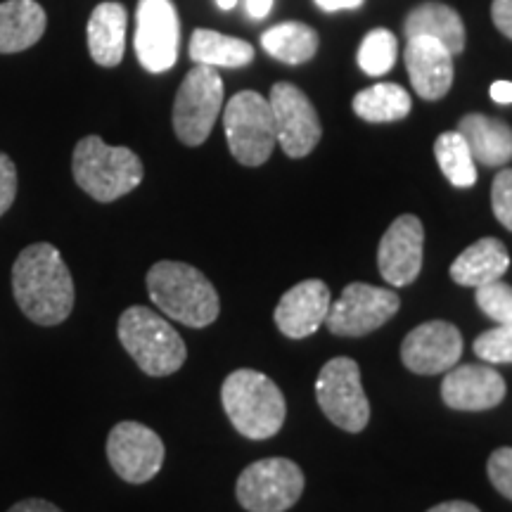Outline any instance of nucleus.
<instances>
[{
	"instance_id": "nucleus-37",
	"label": "nucleus",
	"mask_w": 512,
	"mask_h": 512,
	"mask_svg": "<svg viewBox=\"0 0 512 512\" xmlns=\"http://www.w3.org/2000/svg\"><path fill=\"white\" fill-rule=\"evenodd\" d=\"M491 100L498 105H512V81L491 83Z\"/></svg>"
},
{
	"instance_id": "nucleus-20",
	"label": "nucleus",
	"mask_w": 512,
	"mask_h": 512,
	"mask_svg": "<svg viewBox=\"0 0 512 512\" xmlns=\"http://www.w3.org/2000/svg\"><path fill=\"white\" fill-rule=\"evenodd\" d=\"M475 162L484 166H505L512 159V128L486 114H465L458 124Z\"/></svg>"
},
{
	"instance_id": "nucleus-11",
	"label": "nucleus",
	"mask_w": 512,
	"mask_h": 512,
	"mask_svg": "<svg viewBox=\"0 0 512 512\" xmlns=\"http://www.w3.org/2000/svg\"><path fill=\"white\" fill-rule=\"evenodd\" d=\"M273 112L275 138L283 152L292 159H302L311 155L320 143L323 128L316 107L306 98L304 91H299L294 83H275L271 88V100H268Z\"/></svg>"
},
{
	"instance_id": "nucleus-13",
	"label": "nucleus",
	"mask_w": 512,
	"mask_h": 512,
	"mask_svg": "<svg viewBox=\"0 0 512 512\" xmlns=\"http://www.w3.org/2000/svg\"><path fill=\"white\" fill-rule=\"evenodd\" d=\"M107 458L124 482L145 484L162 470L164 441L155 430L140 422H119L107 437Z\"/></svg>"
},
{
	"instance_id": "nucleus-32",
	"label": "nucleus",
	"mask_w": 512,
	"mask_h": 512,
	"mask_svg": "<svg viewBox=\"0 0 512 512\" xmlns=\"http://www.w3.org/2000/svg\"><path fill=\"white\" fill-rule=\"evenodd\" d=\"M486 470H489V479L498 489V494L512 501V448L503 446L491 453Z\"/></svg>"
},
{
	"instance_id": "nucleus-24",
	"label": "nucleus",
	"mask_w": 512,
	"mask_h": 512,
	"mask_svg": "<svg viewBox=\"0 0 512 512\" xmlns=\"http://www.w3.org/2000/svg\"><path fill=\"white\" fill-rule=\"evenodd\" d=\"M190 57L204 67L240 69L254 60V48L242 38L223 36L211 29H195L190 38Z\"/></svg>"
},
{
	"instance_id": "nucleus-5",
	"label": "nucleus",
	"mask_w": 512,
	"mask_h": 512,
	"mask_svg": "<svg viewBox=\"0 0 512 512\" xmlns=\"http://www.w3.org/2000/svg\"><path fill=\"white\" fill-rule=\"evenodd\" d=\"M119 339L128 356L150 377H166L188 358L183 337L171 328L169 320L145 306H131L119 318Z\"/></svg>"
},
{
	"instance_id": "nucleus-38",
	"label": "nucleus",
	"mask_w": 512,
	"mask_h": 512,
	"mask_svg": "<svg viewBox=\"0 0 512 512\" xmlns=\"http://www.w3.org/2000/svg\"><path fill=\"white\" fill-rule=\"evenodd\" d=\"M245 8L252 19H264L273 10V0H245Z\"/></svg>"
},
{
	"instance_id": "nucleus-27",
	"label": "nucleus",
	"mask_w": 512,
	"mask_h": 512,
	"mask_svg": "<svg viewBox=\"0 0 512 512\" xmlns=\"http://www.w3.org/2000/svg\"><path fill=\"white\" fill-rule=\"evenodd\" d=\"M434 157H437L441 174L448 178L451 185L472 188L477 183V162L458 131L441 133L437 143H434Z\"/></svg>"
},
{
	"instance_id": "nucleus-36",
	"label": "nucleus",
	"mask_w": 512,
	"mask_h": 512,
	"mask_svg": "<svg viewBox=\"0 0 512 512\" xmlns=\"http://www.w3.org/2000/svg\"><path fill=\"white\" fill-rule=\"evenodd\" d=\"M323 12H339V10H356L366 0H313Z\"/></svg>"
},
{
	"instance_id": "nucleus-14",
	"label": "nucleus",
	"mask_w": 512,
	"mask_h": 512,
	"mask_svg": "<svg viewBox=\"0 0 512 512\" xmlns=\"http://www.w3.org/2000/svg\"><path fill=\"white\" fill-rule=\"evenodd\" d=\"M460 356H463V335L446 320L418 325L401 344L403 366L418 375L446 373L456 366Z\"/></svg>"
},
{
	"instance_id": "nucleus-34",
	"label": "nucleus",
	"mask_w": 512,
	"mask_h": 512,
	"mask_svg": "<svg viewBox=\"0 0 512 512\" xmlns=\"http://www.w3.org/2000/svg\"><path fill=\"white\" fill-rule=\"evenodd\" d=\"M491 19H494L496 29L512 41V0H494V5H491Z\"/></svg>"
},
{
	"instance_id": "nucleus-8",
	"label": "nucleus",
	"mask_w": 512,
	"mask_h": 512,
	"mask_svg": "<svg viewBox=\"0 0 512 512\" xmlns=\"http://www.w3.org/2000/svg\"><path fill=\"white\" fill-rule=\"evenodd\" d=\"M316 399L320 411L328 415L344 432L366 430L370 420V403L363 392L361 370L354 358L339 356L320 368L316 380Z\"/></svg>"
},
{
	"instance_id": "nucleus-31",
	"label": "nucleus",
	"mask_w": 512,
	"mask_h": 512,
	"mask_svg": "<svg viewBox=\"0 0 512 512\" xmlns=\"http://www.w3.org/2000/svg\"><path fill=\"white\" fill-rule=\"evenodd\" d=\"M491 207H494L496 219L505 228L512 230V169L498 171L491 185Z\"/></svg>"
},
{
	"instance_id": "nucleus-9",
	"label": "nucleus",
	"mask_w": 512,
	"mask_h": 512,
	"mask_svg": "<svg viewBox=\"0 0 512 512\" xmlns=\"http://www.w3.org/2000/svg\"><path fill=\"white\" fill-rule=\"evenodd\" d=\"M304 491L302 467L287 458L256 460L242 472L235 494L249 512H285Z\"/></svg>"
},
{
	"instance_id": "nucleus-7",
	"label": "nucleus",
	"mask_w": 512,
	"mask_h": 512,
	"mask_svg": "<svg viewBox=\"0 0 512 512\" xmlns=\"http://www.w3.org/2000/svg\"><path fill=\"white\" fill-rule=\"evenodd\" d=\"M223 107V79L214 67L197 64L185 76L174 102V131L183 145L197 147L209 138Z\"/></svg>"
},
{
	"instance_id": "nucleus-21",
	"label": "nucleus",
	"mask_w": 512,
	"mask_h": 512,
	"mask_svg": "<svg viewBox=\"0 0 512 512\" xmlns=\"http://www.w3.org/2000/svg\"><path fill=\"white\" fill-rule=\"evenodd\" d=\"M510 268L508 247L496 238H482L470 245L451 264V278L463 287H482L501 280Z\"/></svg>"
},
{
	"instance_id": "nucleus-22",
	"label": "nucleus",
	"mask_w": 512,
	"mask_h": 512,
	"mask_svg": "<svg viewBox=\"0 0 512 512\" xmlns=\"http://www.w3.org/2000/svg\"><path fill=\"white\" fill-rule=\"evenodd\" d=\"M46 10L36 0H8L0 5V55L22 53L46 34Z\"/></svg>"
},
{
	"instance_id": "nucleus-30",
	"label": "nucleus",
	"mask_w": 512,
	"mask_h": 512,
	"mask_svg": "<svg viewBox=\"0 0 512 512\" xmlns=\"http://www.w3.org/2000/svg\"><path fill=\"white\" fill-rule=\"evenodd\" d=\"M475 354L484 363H512V325L484 332L475 339Z\"/></svg>"
},
{
	"instance_id": "nucleus-16",
	"label": "nucleus",
	"mask_w": 512,
	"mask_h": 512,
	"mask_svg": "<svg viewBox=\"0 0 512 512\" xmlns=\"http://www.w3.org/2000/svg\"><path fill=\"white\" fill-rule=\"evenodd\" d=\"M441 399L453 411H489L505 399L503 375L491 366L451 368L441 382Z\"/></svg>"
},
{
	"instance_id": "nucleus-4",
	"label": "nucleus",
	"mask_w": 512,
	"mask_h": 512,
	"mask_svg": "<svg viewBox=\"0 0 512 512\" xmlns=\"http://www.w3.org/2000/svg\"><path fill=\"white\" fill-rule=\"evenodd\" d=\"M72 174L79 188L98 202H114L143 183V162L128 147H112L86 136L74 147Z\"/></svg>"
},
{
	"instance_id": "nucleus-39",
	"label": "nucleus",
	"mask_w": 512,
	"mask_h": 512,
	"mask_svg": "<svg viewBox=\"0 0 512 512\" xmlns=\"http://www.w3.org/2000/svg\"><path fill=\"white\" fill-rule=\"evenodd\" d=\"M427 512H482L477 508V505L467 503V501H448V503H439L434 505L432 510Z\"/></svg>"
},
{
	"instance_id": "nucleus-35",
	"label": "nucleus",
	"mask_w": 512,
	"mask_h": 512,
	"mask_svg": "<svg viewBox=\"0 0 512 512\" xmlns=\"http://www.w3.org/2000/svg\"><path fill=\"white\" fill-rule=\"evenodd\" d=\"M8 512H62L55 503L43 501V498H27V501H19L12 505Z\"/></svg>"
},
{
	"instance_id": "nucleus-3",
	"label": "nucleus",
	"mask_w": 512,
	"mask_h": 512,
	"mask_svg": "<svg viewBox=\"0 0 512 512\" xmlns=\"http://www.w3.org/2000/svg\"><path fill=\"white\" fill-rule=\"evenodd\" d=\"M223 411L242 437L261 441L280 432L285 422V396L271 377L256 370H235L221 387Z\"/></svg>"
},
{
	"instance_id": "nucleus-10",
	"label": "nucleus",
	"mask_w": 512,
	"mask_h": 512,
	"mask_svg": "<svg viewBox=\"0 0 512 512\" xmlns=\"http://www.w3.org/2000/svg\"><path fill=\"white\" fill-rule=\"evenodd\" d=\"M181 22L171 0H138L136 55L145 72L164 74L178 60Z\"/></svg>"
},
{
	"instance_id": "nucleus-19",
	"label": "nucleus",
	"mask_w": 512,
	"mask_h": 512,
	"mask_svg": "<svg viewBox=\"0 0 512 512\" xmlns=\"http://www.w3.org/2000/svg\"><path fill=\"white\" fill-rule=\"evenodd\" d=\"M128 15L121 3H100L88 19V50L100 67H117L126 53Z\"/></svg>"
},
{
	"instance_id": "nucleus-1",
	"label": "nucleus",
	"mask_w": 512,
	"mask_h": 512,
	"mask_svg": "<svg viewBox=\"0 0 512 512\" xmlns=\"http://www.w3.org/2000/svg\"><path fill=\"white\" fill-rule=\"evenodd\" d=\"M12 294L31 323H62L74 309V280L57 247L36 242L19 252L12 266Z\"/></svg>"
},
{
	"instance_id": "nucleus-26",
	"label": "nucleus",
	"mask_w": 512,
	"mask_h": 512,
	"mask_svg": "<svg viewBox=\"0 0 512 512\" xmlns=\"http://www.w3.org/2000/svg\"><path fill=\"white\" fill-rule=\"evenodd\" d=\"M411 107V95L396 83H375L366 91L356 93L354 98V112L370 124H389V121L406 119Z\"/></svg>"
},
{
	"instance_id": "nucleus-33",
	"label": "nucleus",
	"mask_w": 512,
	"mask_h": 512,
	"mask_svg": "<svg viewBox=\"0 0 512 512\" xmlns=\"http://www.w3.org/2000/svg\"><path fill=\"white\" fill-rule=\"evenodd\" d=\"M17 195V166L12 159L0 152V216L12 207Z\"/></svg>"
},
{
	"instance_id": "nucleus-15",
	"label": "nucleus",
	"mask_w": 512,
	"mask_h": 512,
	"mask_svg": "<svg viewBox=\"0 0 512 512\" xmlns=\"http://www.w3.org/2000/svg\"><path fill=\"white\" fill-rule=\"evenodd\" d=\"M422 249H425L422 221L413 214L399 216L380 240L377 266L382 278L392 287L411 285L420 275Z\"/></svg>"
},
{
	"instance_id": "nucleus-6",
	"label": "nucleus",
	"mask_w": 512,
	"mask_h": 512,
	"mask_svg": "<svg viewBox=\"0 0 512 512\" xmlns=\"http://www.w3.org/2000/svg\"><path fill=\"white\" fill-rule=\"evenodd\" d=\"M223 128L233 157L245 166L268 162L275 143V124L271 105L256 91H240L228 100L223 112Z\"/></svg>"
},
{
	"instance_id": "nucleus-23",
	"label": "nucleus",
	"mask_w": 512,
	"mask_h": 512,
	"mask_svg": "<svg viewBox=\"0 0 512 512\" xmlns=\"http://www.w3.org/2000/svg\"><path fill=\"white\" fill-rule=\"evenodd\" d=\"M406 38L427 36L439 41L448 48L453 57L465 50V24L451 5L444 3H422L408 12L406 24H403Z\"/></svg>"
},
{
	"instance_id": "nucleus-17",
	"label": "nucleus",
	"mask_w": 512,
	"mask_h": 512,
	"mask_svg": "<svg viewBox=\"0 0 512 512\" xmlns=\"http://www.w3.org/2000/svg\"><path fill=\"white\" fill-rule=\"evenodd\" d=\"M330 304V287L323 280H304L287 290L275 306V325L285 337L304 339L325 323Z\"/></svg>"
},
{
	"instance_id": "nucleus-25",
	"label": "nucleus",
	"mask_w": 512,
	"mask_h": 512,
	"mask_svg": "<svg viewBox=\"0 0 512 512\" xmlns=\"http://www.w3.org/2000/svg\"><path fill=\"white\" fill-rule=\"evenodd\" d=\"M318 43L316 29L302 22L275 24L261 36V46L266 53L285 64L309 62L318 53Z\"/></svg>"
},
{
	"instance_id": "nucleus-29",
	"label": "nucleus",
	"mask_w": 512,
	"mask_h": 512,
	"mask_svg": "<svg viewBox=\"0 0 512 512\" xmlns=\"http://www.w3.org/2000/svg\"><path fill=\"white\" fill-rule=\"evenodd\" d=\"M477 306L498 325H512V287L503 280H494L477 287Z\"/></svg>"
},
{
	"instance_id": "nucleus-2",
	"label": "nucleus",
	"mask_w": 512,
	"mask_h": 512,
	"mask_svg": "<svg viewBox=\"0 0 512 512\" xmlns=\"http://www.w3.org/2000/svg\"><path fill=\"white\" fill-rule=\"evenodd\" d=\"M147 292L164 316L188 325L207 328L219 318V292L197 268L181 261H159L147 271Z\"/></svg>"
},
{
	"instance_id": "nucleus-12",
	"label": "nucleus",
	"mask_w": 512,
	"mask_h": 512,
	"mask_svg": "<svg viewBox=\"0 0 512 512\" xmlns=\"http://www.w3.org/2000/svg\"><path fill=\"white\" fill-rule=\"evenodd\" d=\"M399 304V297L392 290L354 283L339 294L335 304H330L325 323L337 337H363L392 320L399 311Z\"/></svg>"
},
{
	"instance_id": "nucleus-40",
	"label": "nucleus",
	"mask_w": 512,
	"mask_h": 512,
	"mask_svg": "<svg viewBox=\"0 0 512 512\" xmlns=\"http://www.w3.org/2000/svg\"><path fill=\"white\" fill-rule=\"evenodd\" d=\"M216 5H219L221 10H233L235 5H238V0H216Z\"/></svg>"
},
{
	"instance_id": "nucleus-28",
	"label": "nucleus",
	"mask_w": 512,
	"mask_h": 512,
	"mask_svg": "<svg viewBox=\"0 0 512 512\" xmlns=\"http://www.w3.org/2000/svg\"><path fill=\"white\" fill-rule=\"evenodd\" d=\"M399 55V41L389 29H373L358 48V67L368 76H382L394 67Z\"/></svg>"
},
{
	"instance_id": "nucleus-18",
	"label": "nucleus",
	"mask_w": 512,
	"mask_h": 512,
	"mask_svg": "<svg viewBox=\"0 0 512 512\" xmlns=\"http://www.w3.org/2000/svg\"><path fill=\"white\" fill-rule=\"evenodd\" d=\"M406 69L413 91L422 100H441L453 86V55L446 46L427 36L408 38Z\"/></svg>"
}]
</instances>
